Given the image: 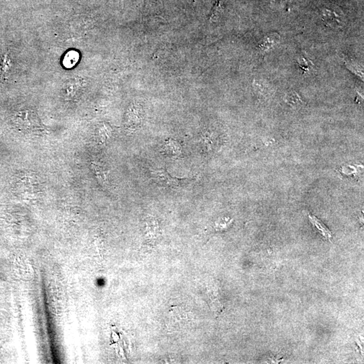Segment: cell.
<instances>
[{"mask_svg": "<svg viewBox=\"0 0 364 364\" xmlns=\"http://www.w3.org/2000/svg\"><path fill=\"white\" fill-rule=\"evenodd\" d=\"M78 54L75 52H70L66 54L64 60V65L66 68H70L77 63Z\"/></svg>", "mask_w": 364, "mask_h": 364, "instance_id": "52a82bcc", "label": "cell"}, {"mask_svg": "<svg viewBox=\"0 0 364 364\" xmlns=\"http://www.w3.org/2000/svg\"><path fill=\"white\" fill-rule=\"evenodd\" d=\"M309 218H310L311 223L315 226V227H316V229L320 231V233H321L324 237H326V239H328L331 238V232H330V230L328 229V228L320 221V220H318L317 218H316L314 216L312 215L309 216Z\"/></svg>", "mask_w": 364, "mask_h": 364, "instance_id": "8992f818", "label": "cell"}, {"mask_svg": "<svg viewBox=\"0 0 364 364\" xmlns=\"http://www.w3.org/2000/svg\"><path fill=\"white\" fill-rule=\"evenodd\" d=\"M111 135V130L106 125L102 126L99 128L98 137L101 143H105L109 139Z\"/></svg>", "mask_w": 364, "mask_h": 364, "instance_id": "ba28073f", "label": "cell"}, {"mask_svg": "<svg viewBox=\"0 0 364 364\" xmlns=\"http://www.w3.org/2000/svg\"><path fill=\"white\" fill-rule=\"evenodd\" d=\"M222 11H223V7H222L221 4L220 2H217L214 6L213 9L210 14L209 17L210 21H215L216 19H217L221 15Z\"/></svg>", "mask_w": 364, "mask_h": 364, "instance_id": "30bf717a", "label": "cell"}, {"mask_svg": "<svg viewBox=\"0 0 364 364\" xmlns=\"http://www.w3.org/2000/svg\"><path fill=\"white\" fill-rule=\"evenodd\" d=\"M320 15L328 26L336 28L343 25V15L339 10L336 8L330 7L322 8L320 12Z\"/></svg>", "mask_w": 364, "mask_h": 364, "instance_id": "7a4b0ae2", "label": "cell"}, {"mask_svg": "<svg viewBox=\"0 0 364 364\" xmlns=\"http://www.w3.org/2000/svg\"><path fill=\"white\" fill-rule=\"evenodd\" d=\"M135 109V107H132L131 110L128 112V123L139 124L140 123V113L139 110Z\"/></svg>", "mask_w": 364, "mask_h": 364, "instance_id": "9c48e42d", "label": "cell"}, {"mask_svg": "<svg viewBox=\"0 0 364 364\" xmlns=\"http://www.w3.org/2000/svg\"><path fill=\"white\" fill-rule=\"evenodd\" d=\"M17 121L21 123L22 127L28 128L29 129L33 126H35L36 119H35V116L31 112L23 111L22 113L18 114Z\"/></svg>", "mask_w": 364, "mask_h": 364, "instance_id": "277c9868", "label": "cell"}, {"mask_svg": "<svg viewBox=\"0 0 364 364\" xmlns=\"http://www.w3.org/2000/svg\"><path fill=\"white\" fill-rule=\"evenodd\" d=\"M79 82L80 80H71L66 84L65 96H66L67 99L70 100L74 98L78 90L81 88L83 84L80 83Z\"/></svg>", "mask_w": 364, "mask_h": 364, "instance_id": "3957f363", "label": "cell"}, {"mask_svg": "<svg viewBox=\"0 0 364 364\" xmlns=\"http://www.w3.org/2000/svg\"><path fill=\"white\" fill-rule=\"evenodd\" d=\"M91 167L98 180L102 184H105L107 182V171L101 165L95 162L91 163Z\"/></svg>", "mask_w": 364, "mask_h": 364, "instance_id": "5b68a950", "label": "cell"}, {"mask_svg": "<svg viewBox=\"0 0 364 364\" xmlns=\"http://www.w3.org/2000/svg\"><path fill=\"white\" fill-rule=\"evenodd\" d=\"M151 178L157 184L160 186L170 187V188H178L190 182V179H179L171 176L164 169L152 171L151 172Z\"/></svg>", "mask_w": 364, "mask_h": 364, "instance_id": "6da1fadb", "label": "cell"}, {"mask_svg": "<svg viewBox=\"0 0 364 364\" xmlns=\"http://www.w3.org/2000/svg\"><path fill=\"white\" fill-rule=\"evenodd\" d=\"M276 37L275 36H270L269 37H267V38H265V40H264L263 43L261 45V46L262 48L265 49H269L271 48V47H273V45H274L275 44H276Z\"/></svg>", "mask_w": 364, "mask_h": 364, "instance_id": "8fae6325", "label": "cell"}]
</instances>
